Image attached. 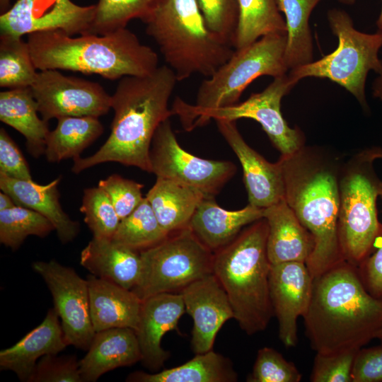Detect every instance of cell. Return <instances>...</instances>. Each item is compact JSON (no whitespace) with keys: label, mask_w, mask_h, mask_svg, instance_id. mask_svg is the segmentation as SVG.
<instances>
[{"label":"cell","mask_w":382,"mask_h":382,"mask_svg":"<svg viewBox=\"0 0 382 382\" xmlns=\"http://www.w3.org/2000/svg\"><path fill=\"white\" fill-rule=\"evenodd\" d=\"M178 81L167 65L146 76L120 79L111 95L114 117L108 138L92 156L74 158L71 171L116 162L151 173L152 140L158 126L174 115L168 103Z\"/></svg>","instance_id":"obj_1"},{"label":"cell","mask_w":382,"mask_h":382,"mask_svg":"<svg viewBox=\"0 0 382 382\" xmlns=\"http://www.w3.org/2000/svg\"><path fill=\"white\" fill-rule=\"evenodd\" d=\"M303 318L316 353L359 350L382 328V300L366 289L357 267L343 260L313 279Z\"/></svg>","instance_id":"obj_2"},{"label":"cell","mask_w":382,"mask_h":382,"mask_svg":"<svg viewBox=\"0 0 382 382\" xmlns=\"http://www.w3.org/2000/svg\"><path fill=\"white\" fill-rule=\"evenodd\" d=\"M284 199L315 240L306 262L312 278L344 260L337 236L339 158L319 147L303 146L281 156Z\"/></svg>","instance_id":"obj_3"},{"label":"cell","mask_w":382,"mask_h":382,"mask_svg":"<svg viewBox=\"0 0 382 382\" xmlns=\"http://www.w3.org/2000/svg\"><path fill=\"white\" fill-rule=\"evenodd\" d=\"M28 36L34 64L40 71L67 70L116 80L146 76L159 66L156 52L127 28L105 35L74 37L61 30H47Z\"/></svg>","instance_id":"obj_4"},{"label":"cell","mask_w":382,"mask_h":382,"mask_svg":"<svg viewBox=\"0 0 382 382\" xmlns=\"http://www.w3.org/2000/svg\"><path fill=\"white\" fill-rule=\"evenodd\" d=\"M267 234V223L262 218L214 253L213 273L228 297L233 318L249 335L265 330L274 316L269 288Z\"/></svg>","instance_id":"obj_5"},{"label":"cell","mask_w":382,"mask_h":382,"mask_svg":"<svg viewBox=\"0 0 382 382\" xmlns=\"http://www.w3.org/2000/svg\"><path fill=\"white\" fill-rule=\"evenodd\" d=\"M143 22L178 81L212 76L235 50L209 30L196 0H158Z\"/></svg>","instance_id":"obj_6"},{"label":"cell","mask_w":382,"mask_h":382,"mask_svg":"<svg viewBox=\"0 0 382 382\" xmlns=\"http://www.w3.org/2000/svg\"><path fill=\"white\" fill-rule=\"evenodd\" d=\"M327 19L337 47L318 60L290 69V77L298 83L303 79H327L350 93L366 110L369 105L365 86L369 71L378 74L382 69L378 52L382 47V30L367 33L356 29L350 16L344 10H328Z\"/></svg>","instance_id":"obj_7"},{"label":"cell","mask_w":382,"mask_h":382,"mask_svg":"<svg viewBox=\"0 0 382 382\" xmlns=\"http://www.w3.org/2000/svg\"><path fill=\"white\" fill-rule=\"evenodd\" d=\"M374 161L366 149L340 170L338 241L344 260L356 267L373 250L381 225L376 207L381 180Z\"/></svg>","instance_id":"obj_8"},{"label":"cell","mask_w":382,"mask_h":382,"mask_svg":"<svg viewBox=\"0 0 382 382\" xmlns=\"http://www.w3.org/2000/svg\"><path fill=\"white\" fill-rule=\"evenodd\" d=\"M289 74L274 78L263 91L252 93L242 103L233 105L202 109L179 97L171 109L178 115L184 129H192L207 125L211 120L236 121L242 118L258 122L281 156H289L304 145L305 137L300 129L291 128L281 112V102L297 84Z\"/></svg>","instance_id":"obj_9"},{"label":"cell","mask_w":382,"mask_h":382,"mask_svg":"<svg viewBox=\"0 0 382 382\" xmlns=\"http://www.w3.org/2000/svg\"><path fill=\"white\" fill-rule=\"evenodd\" d=\"M141 271L132 291L142 301L174 293L213 273L214 253L190 227L170 233L155 245L140 251Z\"/></svg>","instance_id":"obj_10"},{"label":"cell","mask_w":382,"mask_h":382,"mask_svg":"<svg viewBox=\"0 0 382 382\" xmlns=\"http://www.w3.org/2000/svg\"><path fill=\"white\" fill-rule=\"evenodd\" d=\"M286 37L287 34L268 35L243 49L235 50L224 64L202 81L193 105L202 109L233 105L257 78H276L287 74Z\"/></svg>","instance_id":"obj_11"},{"label":"cell","mask_w":382,"mask_h":382,"mask_svg":"<svg viewBox=\"0 0 382 382\" xmlns=\"http://www.w3.org/2000/svg\"><path fill=\"white\" fill-rule=\"evenodd\" d=\"M149 158L151 173L156 178L186 185L206 197H214L237 170L231 161L204 159L183 149L169 119L157 128Z\"/></svg>","instance_id":"obj_12"},{"label":"cell","mask_w":382,"mask_h":382,"mask_svg":"<svg viewBox=\"0 0 382 382\" xmlns=\"http://www.w3.org/2000/svg\"><path fill=\"white\" fill-rule=\"evenodd\" d=\"M30 88L46 122L62 117H99L111 108V95L100 83L57 69L38 71Z\"/></svg>","instance_id":"obj_13"},{"label":"cell","mask_w":382,"mask_h":382,"mask_svg":"<svg viewBox=\"0 0 382 382\" xmlns=\"http://www.w3.org/2000/svg\"><path fill=\"white\" fill-rule=\"evenodd\" d=\"M32 267L51 293L67 345L87 351L96 332L91 317L86 279L54 260L36 261Z\"/></svg>","instance_id":"obj_14"},{"label":"cell","mask_w":382,"mask_h":382,"mask_svg":"<svg viewBox=\"0 0 382 382\" xmlns=\"http://www.w3.org/2000/svg\"><path fill=\"white\" fill-rule=\"evenodd\" d=\"M96 12V4L80 6L71 0H17L0 16L1 35L22 37L47 30L88 34Z\"/></svg>","instance_id":"obj_15"},{"label":"cell","mask_w":382,"mask_h":382,"mask_svg":"<svg viewBox=\"0 0 382 382\" xmlns=\"http://www.w3.org/2000/svg\"><path fill=\"white\" fill-rule=\"evenodd\" d=\"M270 296L279 323V337L286 347L298 342L297 319L309 306L313 278L305 262L271 264Z\"/></svg>","instance_id":"obj_16"},{"label":"cell","mask_w":382,"mask_h":382,"mask_svg":"<svg viewBox=\"0 0 382 382\" xmlns=\"http://www.w3.org/2000/svg\"><path fill=\"white\" fill-rule=\"evenodd\" d=\"M185 311L193 320L191 347L202 354L213 349L218 332L234 314L228 297L214 273L201 277L180 292Z\"/></svg>","instance_id":"obj_17"},{"label":"cell","mask_w":382,"mask_h":382,"mask_svg":"<svg viewBox=\"0 0 382 382\" xmlns=\"http://www.w3.org/2000/svg\"><path fill=\"white\" fill-rule=\"evenodd\" d=\"M215 121L242 166L248 204L265 209L284 199L285 184L280 162L270 163L252 149L238 131L236 121Z\"/></svg>","instance_id":"obj_18"},{"label":"cell","mask_w":382,"mask_h":382,"mask_svg":"<svg viewBox=\"0 0 382 382\" xmlns=\"http://www.w3.org/2000/svg\"><path fill=\"white\" fill-rule=\"evenodd\" d=\"M180 293H162L142 301L139 324L135 330L142 364L154 372L163 367L170 354L161 345L164 335L179 332L178 324L185 313Z\"/></svg>","instance_id":"obj_19"},{"label":"cell","mask_w":382,"mask_h":382,"mask_svg":"<svg viewBox=\"0 0 382 382\" xmlns=\"http://www.w3.org/2000/svg\"><path fill=\"white\" fill-rule=\"evenodd\" d=\"M68 346L59 317L50 308L42 323L18 342L0 352V368L14 372L21 381L28 382L39 359L59 354Z\"/></svg>","instance_id":"obj_20"},{"label":"cell","mask_w":382,"mask_h":382,"mask_svg":"<svg viewBox=\"0 0 382 382\" xmlns=\"http://www.w3.org/2000/svg\"><path fill=\"white\" fill-rule=\"evenodd\" d=\"M263 218L268 226L267 252L270 263H306L314 250L315 240L285 199L264 209Z\"/></svg>","instance_id":"obj_21"},{"label":"cell","mask_w":382,"mask_h":382,"mask_svg":"<svg viewBox=\"0 0 382 382\" xmlns=\"http://www.w3.org/2000/svg\"><path fill=\"white\" fill-rule=\"evenodd\" d=\"M58 177L46 185L9 177L0 173V189L13 199L16 205L37 212L49 219L60 242H71L78 236L80 224L64 212L60 204Z\"/></svg>","instance_id":"obj_22"},{"label":"cell","mask_w":382,"mask_h":382,"mask_svg":"<svg viewBox=\"0 0 382 382\" xmlns=\"http://www.w3.org/2000/svg\"><path fill=\"white\" fill-rule=\"evenodd\" d=\"M141 360L134 330L115 328L96 332L85 357L79 361L83 382H95L104 374Z\"/></svg>","instance_id":"obj_23"},{"label":"cell","mask_w":382,"mask_h":382,"mask_svg":"<svg viewBox=\"0 0 382 382\" xmlns=\"http://www.w3.org/2000/svg\"><path fill=\"white\" fill-rule=\"evenodd\" d=\"M86 280L95 332L115 328L136 330L142 300L132 290L91 274L86 277Z\"/></svg>","instance_id":"obj_24"},{"label":"cell","mask_w":382,"mask_h":382,"mask_svg":"<svg viewBox=\"0 0 382 382\" xmlns=\"http://www.w3.org/2000/svg\"><path fill=\"white\" fill-rule=\"evenodd\" d=\"M264 209L248 204L238 210H226L214 197H204L197 207L189 227L213 253L233 241L243 228L263 218Z\"/></svg>","instance_id":"obj_25"},{"label":"cell","mask_w":382,"mask_h":382,"mask_svg":"<svg viewBox=\"0 0 382 382\" xmlns=\"http://www.w3.org/2000/svg\"><path fill=\"white\" fill-rule=\"evenodd\" d=\"M80 264L91 274L129 290L141 271L140 252L112 238H93L81 253Z\"/></svg>","instance_id":"obj_26"},{"label":"cell","mask_w":382,"mask_h":382,"mask_svg":"<svg viewBox=\"0 0 382 382\" xmlns=\"http://www.w3.org/2000/svg\"><path fill=\"white\" fill-rule=\"evenodd\" d=\"M30 87L11 88L0 93V120L25 139L28 152L35 158L45 154L48 122L40 118Z\"/></svg>","instance_id":"obj_27"},{"label":"cell","mask_w":382,"mask_h":382,"mask_svg":"<svg viewBox=\"0 0 382 382\" xmlns=\"http://www.w3.org/2000/svg\"><path fill=\"white\" fill-rule=\"evenodd\" d=\"M200 192L168 179L156 178L146 198L160 225L168 234L189 227L203 198Z\"/></svg>","instance_id":"obj_28"},{"label":"cell","mask_w":382,"mask_h":382,"mask_svg":"<svg viewBox=\"0 0 382 382\" xmlns=\"http://www.w3.org/2000/svg\"><path fill=\"white\" fill-rule=\"evenodd\" d=\"M238 375L231 361L213 349L176 367L156 373L137 371L127 381L132 382H235Z\"/></svg>","instance_id":"obj_29"},{"label":"cell","mask_w":382,"mask_h":382,"mask_svg":"<svg viewBox=\"0 0 382 382\" xmlns=\"http://www.w3.org/2000/svg\"><path fill=\"white\" fill-rule=\"evenodd\" d=\"M57 120V126L50 131L46 141L45 155L50 163L80 157L104 130L96 117H62Z\"/></svg>","instance_id":"obj_30"},{"label":"cell","mask_w":382,"mask_h":382,"mask_svg":"<svg viewBox=\"0 0 382 382\" xmlns=\"http://www.w3.org/2000/svg\"><path fill=\"white\" fill-rule=\"evenodd\" d=\"M284 16L287 37L285 61L289 70L313 61V42L309 19L322 0H275Z\"/></svg>","instance_id":"obj_31"},{"label":"cell","mask_w":382,"mask_h":382,"mask_svg":"<svg viewBox=\"0 0 382 382\" xmlns=\"http://www.w3.org/2000/svg\"><path fill=\"white\" fill-rule=\"evenodd\" d=\"M238 21L233 47L243 49L263 36L287 34L275 0H238Z\"/></svg>","instance_id":"obj_32"},{"label":"cell","mask_w":382,"mask_h":382,"mask_svg":"<svg viewBox=\"0 0 382 382\" xmlns=\"http://www.w3.org/2000/svg\"><path fill=\"white\" fill-rule=\"evenodd\" d=\"M29 45L22 37L0 35V86L30 87L37 72Z\"/></svg>","instance_id":"obj_33"},{"label":"cell","mask_w":382,"mask_h":382,"mask_svg":"<svg viewBox=\"0 0 382 382\" xmlns=\"http://www.w3.org/2000/svg\"><path fill=\"white\" fill-rule=\"evenodd\" d=\"M168 235L145 197L130 214L120 220L112 239L140 252L160 243Z\"/></svg>","instance_id":"obj_34"},{"label":"cell","mask_w":382,"mask_h":382,"mask_svg":"<svg viewBox=\"0 0 382 382\" xmlns=\"http://www.w3.org/2000/svg\"><path fill=\"white\" fill-rule=\"evenodd\" d=\"M54 227L42 214L16 205L0 211V243L13 251L18 250L29 236L45 238Z\"/></svg>","instance_id":"obj_35"},{"label":"cell","mask_w":382,"mask_h":382,"mask_svg":"<svg viewBox=\"0 0 382 382\" xmlns=\"http://www.w3.org/2000/svg\"><path fill=\"white\" fill-rule=\"evenodd\" d=\"M158 0H99L91 33L105 35L127 28L135 18L144 21Z\"/></svg>","instance_id":"obj_36"},{"label":"cell","mask_w":382,"mask_h":382,"mask_svg":"<svg viewBox=\"0 0 382 382\" xmlns=\"http://www.w3.org/2000/svg\"><path fill=\"white\" fill-rule=\"evenodd\" d=\"M80 211L93 238H112L120 219L103 189L99 186L85 189Z\"/></svg>","instance_id":"obj_37"},{"label":"cell","mask_w":382,"mask_h":382,"mask_svg":"<svg viewBox=\"0 0 382 382\" xmlns=\"http://www.w3.org/2000/svg\"><path fill=\"white\" fill-rule=\"evenodd\" d=\"M301 374L294 363L277 350L265 347L257 352L250 382H299Z\"/></svg>","instance_id":"obj_38"},{"label":"cell","mask_w":382,"mask_h":382,"mask_svg":"<svg viewBox=\"0 0 382 382\" xmlns=\"http://www.w3.org/2000/svg\"><path fill=\"white\" fill-rule=\"evenodd\" d=\"M207 25L233 47L238 21V0H196Z\"/></svg>","instance_id":"obj_39"},{"label":"cell","mask_w":382,"mask_h":382,"mask_svg":"<svg viewBox=\"0 0 382 382\" xmlns=\"http://www.w3.org/2000/svg\"><path fill=\"white\" fill-rule=\"evenodd\" d=\"M109 196L120 220L130 214L142 202L143 184L112 174L98 182Z\"/></svg>","instance_id":"obj_40"},{"label":"cell","mask_w":382,"mask_h":382,"mask_svg":"<svg viewBox=\"0 0 382 382\" xmlns=\"http://www.w3.org/2000/svg\"><path fill=\"white\" fill-rule=\"evenodd\" d=\"M57 354L41 357L28 382H83L76 356Z\"/></svg>","instance_id":"obj_41"},{"label":"cell","mask_w":382,"mask_h":382,"mask_svg":"<svg viewBox=\"0 0 382 382\" xmlns=\"http://www.w3.org/2000/svg\"><path fill=\"white\" fill-rule=\"evenodd\" d=\"M359 350H349L330 354L316 353L310 381L352 382V368Z\"/></svg>","instance_id":"obj_42"},{"label":"cell","mask_w":382,"mask_h":382,"mask_svg":"<svg viewBox=\"0 0 382 382\" xmlns=\"http://www.w3.org/2000/svg\"><path fill=\"white\" fill-rule=\"evenodd\" d=\"M0 173L16 179L33 180L23 154L2 127L0 129Z\"/></svg>","instance_id":"obj_43"},{"label":"cell","mask_w":382,"mask_h":382,"mask_svg":"<svg viewBox=\"0 0 382 382\" xmlns=\"http://www.w3.org/2000/svg\"><path fill=\"white\" fill-rule=\"evenodd\" d=\"M357 269L361 282L368 292L382 300V224L373 250Z\"/></svg>","instance_id":"obj_44"},{"label":"cell","mask_w":382,"mask_h":382,"mask_svg":"<svg viewBox=\"0 0 382 382\" xmlns=\"http://www.w3.org/2000/svg\"><path fill=\"white\" fill-rule=\"evenodd\" d=\"M352 378V382H382V343L357 352Z\"/></svg>","instance_id":"obj_45"},{"label":"cell","mask_w":382,"mask_h":382,"mask_svg":"<svg viewBox=\"0 0 382 382\" xmlns=\"http://www.w3.org/2000/svg\"><path fill=\"white\" fill-rule=\"evenodd\" d=\"M381 60L382 64V56ZM371 90L372 96L382 101V69L372 82Z\"/></svg>","instance_id":"obj_46"},{"label":"cell","mask_w":382,"mask_h":382,"mask_svg":"<svg viewBox=\"0 0 382 382\" xmlns=\"http://www.w3.org/2000/svg\"><path fill=\"white\" fill-rule=\"evenodd\" d=\"M16 205L10 195L2 191L0 192V211L10 209Z\"/></svg>","instance_id":"obj_47"},{"label":"cell","mask_w":382,"mask_h":382,"mask_svg":"<svg viewBox=\"0 0 382 382\" xmlns=\"http://www.w3.org/2000/svg\"><path fill=\"white\" fill-rule=\"evenodd\" d=\"M369 154L371 157L376 160L378 158L382 159V149L380 147H371L368 149Z\"/></svg>","instance_id":"obj_48"},{"label":"cell","mask_w":382,"mask_h":382,"mask_svg":"<svg viewBox=\"0 0 382 382\" xmlns=\"http://www.w3.org/2000/svg\"><path fill=\"white\" fill-rule=\"evenodd\" d=\"M10 0H0V8L1 13L8 9Z\"/></svg>","instance_id":"obj_49"},{"label":"cell","mask_w":382,"mask_h":382,"mask_svg":"<svg viewBox=\"0 0 382 382\" xmlns=\"http://www.w3.org/2000/svg\"><path fill=\"white\" fill-rule=\"evenodd\" d=\"M376 26L378 28V30H382V4L380 13L376 21Z\"/></svg>","instance_id":"obj_50"},{"label":"cell","mask_w":382,"mask_h":382,"mask_svg":"<svg viewBox=\"0 0 382 382\" xmlns=\"http://www.w3.org/2000/svg\"><path fill=\"white\" fill-rule=\"evenodd\" d=\"M340 3L345 4V5H353L355 4L357 0H337Z\"/></svg>","instance_id":"obj_51"},{"label":"cell","mask_w":382,"mask_h":382,"mask_svg":"<svg viewBox=\"0 0 382 382\" xmlns=\"http://www.w3.org/2000/svg\"><path fill=\"white\" fill-rule=\"evenodd\" d=\"M378 195L382 201V180H381L379 187H378Z\"/></svg>","instance_id":"obj_52"},{"label":"cell","mask_w":382,"mask_h":382,"mask_svg":"<svg viewBox=\"0 0 382 382\" xmlns=\"http://www.w3.org/2000/svg\"><path fill=\"white\" fill-rule=\"evenodd\" d=\"M376 338L378 339L382 343V328L378 332Z\"/></svg>","instance_id":"obj_53"}]
</instances>
